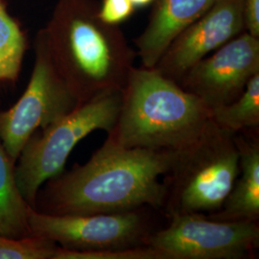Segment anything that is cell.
<instances>
[{"label":"cell","mask_w":259,"mask_h":259,"mask_svg":"<svg viewBox=\"0 0 259 259\" xmlns=\"http://www.w3.org/2000/svg\"><path fill=\"white\" fill-rule=\"evenodd\" d=\"M259 73V37L247 32L193 65L179 84L212 111L235 101Z\"/></svg>","instance_id":"obj_9"},{"label":"cell","mask_w":259,"mask_h":259,"mask_svg":"<svg viewBox=\"0 0 259 259\" xmlns=\"http://www.w3.org/2000/svg\"><path fill=\"white\" fill-rule=\"evenodd\" d=\"M35 63L25 92L8 110H0V139L16 163L30 138L73 111L80 104L58 72L44 29L34 39Z\"/></svg>","instance_id":"obj_6"},{"label":"cell","mask_w":259,"mask_h":259,"mask_svg":"<svg viewBox=\"0 0 259 259\" xmlns=\"http://www.w3.org/2000/svg\"><path fill=\"white\" fill-rule=\"evenodd\" d=\"M15 164L0 139V234L21 239L31 236L27 220L31 206L19 193Z\"/></svg>","instance_id":"obj_13"},{"label":"cell","mask_w":259,"mask_h":259,"mask_svg":"<svg viewBox=\"0 0 259 259\" xmlns=\"http://www.w3.org/2000/svg\"><path fill=\"white\" fill-rule=\"evenodd\" d=\"M58 245L40 237L15 239L0 234V259H53Z\"/></svg>","instance_id":"obj_16"},{"label":"cell","mask_w":259,"mask_h":259,"mask_svg":"<svg viewBox=\"0 0 259 259\" xmlns=\"http://www.w3.org/2000/svg\"><path fill=\"white\" fill-rule=\"evenodd\" d=\"M239 174V153L234 134L214 122L199 139L179 151L164 175L167 218L221 209Z\"/></svg>","instance_id":"obj_4"},{"label":"cell","mask_w":259,"mask_h":259,"mask_svg":"<svg viewBox=\"0 0 259 259\" xmlns=\"http://www.w3.org/2000/svg\"><path fill=\"white\" fill-rule=\"evenodd\" d=\"M213 122L233 134L259 128V73L254 75L240 96L211 111Z\"/></svg>","instance_id":"obj_15"},{"label":"cell","mask_w":259,"mask_h":259,"mask_svg":"<svg viewBox=\"0 0 259 259\" xmlns=\"http://www.w3.org/2000/svg\"><path fill=\"white\" fill-rule=\"evenodd\" d=\"M217 0H155L148 23L134 40L143 67H155L175 37Z\"/></svg>","instance_id":"obj_11"},{"label":"cell","mask_w":259,"mask_h":259,"mask_svg":"<svg viewBox=\"0 0 259 259\" xmlns=\"http://www.w3.org/2000/svg\"><path fill=\"white\" fill-rule=\"evenodd\" d=\"M27 47L25 31L0 0V84L18 81Z\"/></svg>","instance_id":"obj_14"},{"label":"cell","mask_w":259,"mask_h":259,"mask_svg":"<svg viewBox=\"0 0 259 259\" xmlns=\"http://www.w3.org/2000/svg\"><path fill=\"white\" fill-rule=\"evenodd\" d=\"M243 32V0H217L172 40L155 68L179 83L193 65Z\"/></svg>","instance_id":"obj_10"},{"label":"cell","mask_w":259,"mask_h":259,"mask_svg":"<svg viewBox=\"0 0 259 259\" xmlns=\"http://www.w3.org/2000/svg\"><path fill=\"white\" fill-rule=\"evenodd\" d=\"M212 123L211 110L198 97L155 67L134 66L107 140L122 148L178 152Z\"/></svg>","instance_id":"obj_3"},{"label":"cell","mask_w":259,"mask_h":259,"mask_svg":"<svg viewBox=\"0 0 259 259\" xmlns=\"http://www.w3.org/2000/svg\"><path fill=\"white\" fill-rule=\"evenodd\" d=\"M239 153V174L232 191L217 212L206 215L217 221L259 222L258 134H234Z\"/></svg>","instance_id":"obj_12"},{"label":"cell","mask_w":259,"mask_h":259,"mask_svg":"<svg viewBox=\"0 0 259 259\" xmlns=\"http://www.w3.org/2000/svg\"><path fill=\"white\" fill-rule=\"evenodd\" d=\"M243 11L246 32L259 37V0H243Z\"/></svg>","instance_id":"obj_19"},{"label":"cell","mask_w":259,"mask_h":259,"mask_svg":"<svg viewBox=\"0 0 259 259\" xmlns=\"http://www.w3.org/2000/svg\"><path fill=\"white\" fill-rule=\"evenodd\" d=\"M150 209L93 215H51L30 207L27 213L31 236L52 241L66 250L99 251L145 245L159 228Z\"/></svg>","instance_id":"obj_7"},{"label":"cell","mask_w":259,"mask_h":259,"mask_svg":"<svg viewBox=\"0 0 259 259\" xmlns=\"http://www.w3.org/2000/svg\"><path fill=\"white\" fill-rule=\"evenodd\" d=\"M178 152L122 148L106 139L84 164L46 182L35 210L51 215H93L154 208L161 211L165 186L159 180Z\"/></svg>","instance_id":"obj_1"},{"label":"cell","mask_w":259,"mask_h":259,"mask_svg":"<svg viewBox=\"0 0 259 259\" xmlns=\"http://www.w3.org/2000/svg\"><path fill=\"white\" fill-rule=\"evenodd\" d=\"M53 259H165L159 250L141 245L133 248L99 251H77L58 246Z\"/></svg>","instance_id":"obj_17"},{"label":"cell","mask_w":259,"mask_h":259,"mask_svg":"<svg viewBox=\"0 0 259 259\" xmlns=\"http://www.w3.org/2000/svg\"><path fill=\"white\" fill-rule=\"evenodd\" d=\"M130 1L132 2V4L136 9L146 8L150 5H153V3L155 2V0H130Z\"/></svg>","instance_id":"obj_20"},{"label":"cell","mask_w":259,"mask_h":259,"mask_svg":"<svg viewBox=\"0 0 259 259\" xmlns=\"http://www.w3.org/2000/svg\"><path fill=\"white\" fill-rule=\"evenodd\" d=\"M168 219L145 242L165 259H250L257 254L259 222L217 221L199 213Z\"/></svg>","instance_id":"obj_8"},{"label":"cell","mask_w":259,"mask_h":259,"mask_svg":"<svg viewBox=\"0 0 259 259\" xmlns=\"http://www.w3.org/2000/svg\"><path fill=\"white\" fill-rule=\"evenodd\" d=\"M53 64L79 104L122 92L137 51L119 26L104 22L96 0H58L46 27Z\"/></svg>","instance_id":"obj_2"},{"label":"cell","mask_w":259,"mask_h":259,"mask_svg":"<svg viewBox=\"0 0 259 259\" xmlns=\"http://www.w3.org/2000/svg\"><path fill=\"white\" fill-rule=\"evenodd\" d=\"M136 8L130 0H102L99 2V16L104 22L119 26L130 19Z\"/></svg>","instance_id":"obj_18"},{"label":"cell","mask_w":259,"mask_h":259,"mask_svg":"<svg viewBox=\"0 0 259 259\" xmlns=\"http://www.w3.org/2000/svg\"><path fill=\"white\" fill-rule=\"evenodd\" d=\"M121 99L122 92L97 96L30 138L15 164V180L19 193L32 208L35 209L39 188L64 171L67 158L82 139L96 130L111 132Z\"/></svg>","instance_id":"obj_5"}]
</instances>
